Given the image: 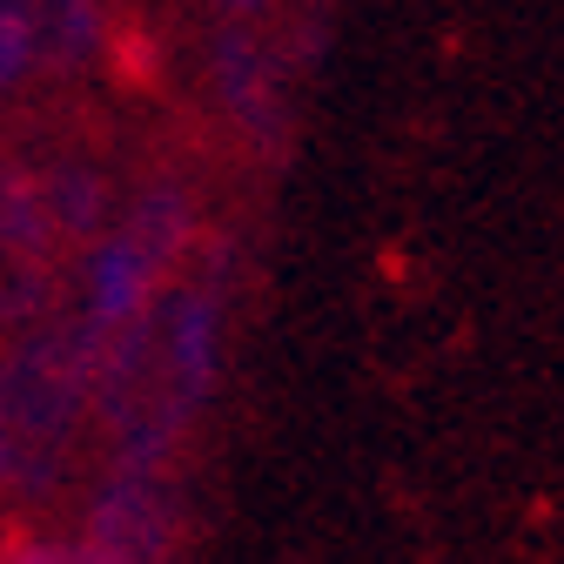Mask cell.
<instances>
[{
    "mask_svg": "<svg viewBox=\"0 0 564 564\" xmlns=\"http://www.w3.org/2000/svg\"><path fill=\"white\" fill-rule=\"evenodd\" d=\"M8 564H95L82 544H21Z\"/></svg>",
    "mask_w": 564,
    "mask_h": 564,
    "instance_id": "5",
    "label": "cell"
},
{
    "mask_svg": "<svg viewBox=\"0 0 564 564\" xmlns=\"http://www.w3.org/2000/svg\"><path fill=\"white\" fill-rule=\"evenodd\" d=\"M28 14V61H54V67H67V61H88L101 41V14L95 8H21Z\"/></svg>",
    "mask_w": 564,
    "mask_h": 564,
    "instance_id": "3",
    "label": "cell"
},
{
    "mask_svg": "<svg viewBox=\"0 0 564 564\" xmlns=\"http://www.w3.org/2000/svg\"><path fill=\"white\" fill-rule=\"evenodd\" d=\"M21 67H28V14L0 8V88L21 82Z\"/></svg>",
    "mask_w": 564,
    "mask_h": 564,
    "instance_id": "4",
    "label": "cell"
},
{
    "mask_svg": "<svg viewBox=\"0 0 564 564\" xmlns=\"http://www.w3.org/2000/svg\"><path fill=\"white\" fill-rule=\"evenodd\" d=\"M95 370V329H41L0 370V470L14 484H47Z\"/></svg>",
    "mask_w": 564,
    "mask_h": 564,
    "instance_id": "1",
    "label": "cell"
},
{
    "mask_svg": "<svg viewBox=\"0 0 564 564\" xmlns=\"http://www.w3.org/2000/svg\"><path fill=\"white\" fill-rule=\"evenodd\" d=\"M54 282V229L41 216L34 175L0 169V323H28Z\"/></svg>",
    "mask_w": 564,
    "mask_h": 564,
    "instance_id": "2",
    "label": "cell"
}]
</instances>
